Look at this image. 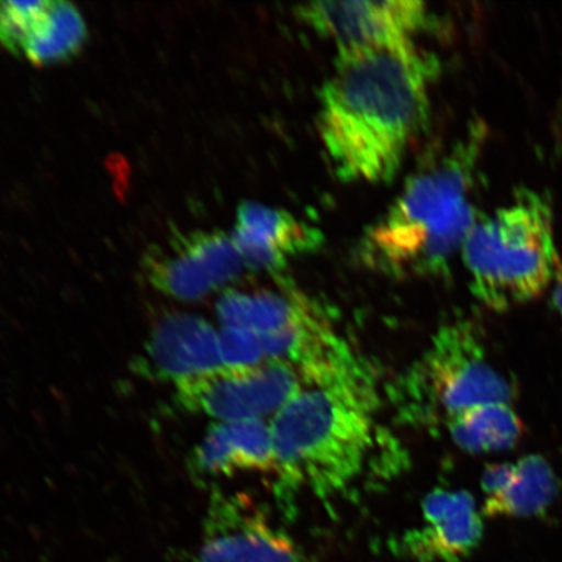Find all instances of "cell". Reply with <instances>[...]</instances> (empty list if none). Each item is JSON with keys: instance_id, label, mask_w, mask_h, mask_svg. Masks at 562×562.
<instances>
[{"instance_id": "11", "label": "cell", "mask_w": 562, "mask_h": 562, "mask_svg": "<svg viewBox=\"0 0 562 562\" xmlns=\"http://www.w3.org/2000/svg\"><path fill=\"white\" fill-rule=\"evenodd\" d=\"M246 267L280 271L294 258L318 250L323 235L285 210L245 202L231 234Z\"/></svg>"}, {"instance_id": "5", "label": "cell", "mask_w": 562, "mask_h": 562, "mask_svg": "<svg viewBox=\"0 0 562 562\" xmlns=\"http://www.w3.org/2000/svg\"><path fill=\"white\" fill-rule=\"evenodd\" d=\"M413 376L412 395L417 393L447 419L469 407L508 404L515 396L507 379L491 367L480 333L468 322L441 327Z\"/></svg>"}, {"instance_id": "13", "label": "cell", "mask_w": 562, "mask_h": 562, "mask_svg": "<svg viewBox=\"0 0 562 562\" xmlns=\"http://www.w3.org/2000/svg\"><path fill=\"white\" fill-rule=\"evenodd\" d=\"M321 307L304 292L286 288L279 291H229L217 301L216 312L224 326L270 334L296 325Z\"/></svg>"}, {"instance_id": "9", "label": "cell", "mask_w": 562, "mask_h": 562, "mask_svg": "<svg viewBox=\"0 0 562 562\" xmlns=\"http://www.w3.org/2000/svg\"><path fill=\"white\" fill-rule=\"evenodd\" d=\"M222 367L220 333L200 316L181 313L159 321L135 364L140 375L176 383Z\"/></svg>"}, {"instance_id": "21", "label": "cell", "mask_w": 562, "mask_h": 562, "mask_svg": "<svg viewBox=\"0 0 562 562\" xmlns=\"http://www.w3.org/2000/svg\"><path fill=\"white\" fill-rule=\"evenodd\" d=\"M108 165L112 176H114L117 194L124 196L130 179V167L126 165V160L114 156L109 159Z\"/></svg>"}, {"instance_id": "20", "label": "cell", "mask_w": 562, "mask_h": 562, "mask_svg": "<svg viewBox=\"0 0 562 562\" xmlns=\"http://www.w3.org/2000/svg\"><path fill=\"white\" fill-rule=\"evenodd\" d=\"M220 346L224 367L246 368L265 362L258 334L250 329L224 326L220 333Z\"/></svg>"}, {"instance_id": "22", "label": "cell", "mask_w": 562, "mask_h": 562, "mask_svg": "<svg viewBox=\"0 0 562 562\" xmlns=\"http://www.w3.org/2000/svg\"><path fill=\"white\" fill-rule=\"evenodd\" d=\"M553 305H554V307L558 308L559 313L562 315V269L558 273L557 285H554Z\"/></svg>"}, {"instance_id": "3", "label": "cell", "mask_w": 562, "mask_h": 562, "mask_svg": "<svg viewBox=\"0 0 562 562\" xmlns=\"http://www.w3.org/2000/svg\"><path fill=\"white\" fill-rule=\"evenodd\" d=\"M484 136L483 124L470 125L446 157L406 182L382 220L364 232V262L393 276L448 271L477 221L470 192Z\"/></svg>"}, {"instance_id": "8", "label": "cell", "mask_w": 562, "mask_h": 562, "mask_svg": "<svg viewBox=\"0 0 562 562\" xmlns=\"http://www.w3.org/2000/svg\"><path fill=\"white\" fill-rule=\"evenodd\" d=\"M296 15L337 48L414 41L428 24L425 3L416 0L389 2H313L297 7Z\"/></svg>"}, {"instance_id": "19", "label": "cell", "mask_w": 562, "mask_h": 562, "mask_svg": "<svg viewBox=\"0 0 562 562\" xmlns=\"http://www.w3.org/2000/svg\"><path fill=\"white\" fill-rule=\"evenodd\" d=\"M47 0L15 2L0 0V44L13 55L23 56L27 38L47 9Z\"/></svg>"}, {"instance_id": "16", "label": "cell", "mask_w": 562, "mask_h": 562, "mask_svg": "<svg viewBox=\"0 0 562 562\" xmlns=\"http://www.w3.org/2000/svg\"><path fill=\"white\" fill-rule=\"evenodd\" d=\"M457 446L472 453L504 451L521 438L522 422L508 404H484L448 418Z\"/></svg>"}, {"instance_id": "18", "label": "cell", "mask_w": 562, "mask_h": 562, "mask_svg": "<svg viewBox=\"0 0 562 562\" xmlns=\"http://www.w3.org/2000/svg\"><path fill=\"white\" fill-rule=\"evenodd\" d=\"M143 267L146 279L167 296L181 301H195L214 291L210 281L181 252H168L154 245L145 251Z\"/></svg>"}, {"instance_id": "14", "label": "cell", "mask_w": 562, "mask_h": 562, "mask_svg": "<svg viewBox=\"0 0 562 562\" xmlns=\"http://www.w3.org/2000/svg\"><path fill=\"white\" fill-rule=\"evenodd\" d=\"M559 491L558 477L543 457L527 456L515 465L507 486L486 498L491 516L533 517L550 507Z\"/></svg>"}, {"instance_id": "15", "label": "cell", "mask_w": 562, "mask_h": 562, "mask_svg": "<svg viewBox=\"0 0 562 562\" xmlns=\"http://www.w3.org/2000/svg\"><path fill=\"white\" fill-rule=\"evenodd\" d=\"M87 35L79 10L65 0H54L27 38L23 56L34 66L67 61L81 52Z\"/></svg>"}, {"instance_id": "7", "label": "cell", "mask_w": 562, "mask_h": 562, "mask_svg": "<svg viewBox=\"0 0 562 562\" xmlns=\"http://www.w3.org/2000/svg\"><path fill=\"white\" fill-rule=\"evenodd\" d=\"M199 562H311L261 508L243 496L211 502Z\"/></svg>"}, {"instance_id": "1", "label": "cell", "mask_w": 562, "mask_h": 562, "mask_svg": "<svg viewBox=\"0 0 562 562\" xmlns=\"http://www.w3.org/2000/svg\"><path fill=\"white\" fill-rule=\"evenodd\" d=\"M437 74L414 41L340 48L319 93L318 130L341 180L395 178L426 123Z\"/></svg>"}, {"instance_id": "6", "label": "cell", "mask_w": 562, "mask_h": 562, "mask_svg": "<svg viewBox=\"0 0 562 562\" xmlns=\"http://www.w3.org/2000/svg\"><path fill=\"white\" fill-rule=\"evenodd\" d=\"M178 384V402L187 411L221 422L272 417L300 390L299 372L290 364L267 361L256 367H222Z\"/></svg>"}, {"instance_id": "4", "label": "cell", "mask_w": 562, "mask_h": 562, "mask_svg": "<svg viewBox=\"0 0 562 562\" xmlns=\"http://www.w3.org/2000/svg\"><path fill=\"white\" fill-rule=\"evenodd\" d=\"M472 290L495 311L539 296L558 269L550 203L519 189L512 205L477 220L462 245Z\"/></svg>"}, {"instance_id": "12", "label": "cell", "mask_w": 562, "mask_h": 562, "mask_svg": "<svg viewBox=\"0 0 562 562\" xmlns=\"http://www.w3.org/2000/svg\"><path fill=\"white\" fill-rule=\"evenodd\" d=\"M193 467L206 476L238 472L278 474L270 424L265 419L221 422L195 449Z\"/></svg>"}, {"instance_id": "2", "label": "cell", "mask_w": 562, "mask_h": 562, "mask_svg": "<svg viewBox=\"0 0 562 562\" xmlns=\"http://www.w3.org/2000/svg\"><path fill=\"white\" fill-rule=\"evenodd\" d=\"M376 407L375 379L357 355L301 383L270 422L283 487L326 502L353 486L374 448Z\"/></svg>"}, {"instance_id": "17", "label": "cell", "mask_w": 562, "mask_h": 562, "mask_svg": "<svg viewBox=\"0 0 562 562\" xmlns=\"http://www.w3.org/2000/svg\"><path fill=\"white\" fill-rule=\"evenodd\" d=\"M171 246L191 261L214 290L235 280L245 269L244 259L232 236L222 231H173Z\"/></svg>"}, {"instance_id": "10", "label": "cell", "mask_w": 562, "mask_h": 562, "mask_svg": "<svg viewBox=\"0 0 562 562\" xmlns=\"http://www.w3.org/2000/svg\"><path fill=\"white\" fill-rule=\"evenodd\" d=\"M483 522L467 491L437 490L424 503V524L400 539L398 552L417 562H460L482 540Z\"/></svg>"}]
</instances>
